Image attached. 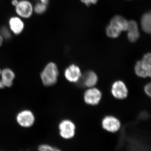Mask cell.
<instances>
[{
    "instance_id": "cell-5",
    "label": "cell",
    "mask_w": 151,
    "mask_h": 151,
    "mask_svg": "<svg viewBox=\"0 0 151 151\" xmlns=\"http://www.w3.org/2000/svg\"><path fill=\"white\" fill-rule=\"evenodd\" d=\"M58 128L60 135L65 139H70L75 136L76 126L70 120L66 119L60 122Z\"/></svg>"
},
{
    "instance_id": "cell-16",
    "label": "cell",
    "mask_w": 151,
    "mask_h": 151,
    "mask_svg": "<svg viewBox=\"0 0 151 151\" xmlns=\"http://www.w3.org/2000/svg\"><path fill=\"white\" fill-rule=\"evenodd\" d=\"M47 5L40 2L37 3L34 6V12L38 14H42L46 12Z\"/></svg>"
},
{
    "instance_id": "cell-19",
    "label": "cell",
    "mask_w": 151,
    "mask_h": 151,
    "mask_svg": "<svg viewBox=\"0 0 151 151\" xmlns=\"http://www.w3.org/2000/svg\"><path fill=\"white\" fill-rule=\"evenodd\" d=\"M151 87L150 83L147 84L145 87V92L148 96L150 97L151 96Z\"/></svg>"
},
{
    "instance_id": "cell-4",
    "label": "cell",
    "mask_w": 151,
    "mask_h": 151,
    "mask_svg": "<svg viewBox=\"0 0 151 151\" xmlns=\"http://www.w3.org/2000/svg\"><path fill=\"white\" fill-rule=\"evenodd\" d=\"M16 13L22 19H27L32 17L34 12L32 3L28 0H20L15 7Z\"/></svg>"
},
{
    "instance_id": "cell-1",
    "label": "cell",
    "mask_w": 151,
    "mask_h": 151,
    "mask_svg": "<svg viewBox=\"0 0 151 151\" xmlns=\"http://www.w3.org/2000/svg\"><path fill=\"white\" fill-rule=\"evenodd\" d=\"M128 22L121 16H116L112 19L110 24L106 28V34L109 37H118L123 31H127Z\"/></svg>"
},
{
    "instance_id": "cell-12",
    "label": "cell",
    "mask_w": 151,
    "mask_h": 151,
    "mask_svg": "<svg viewBox=\"0 0 151 151\" xmlns=\"http://www.w3.org/2000/svg\"><path fill=\"white\" fill-rule=\"evenodd\" d=\"M98 77L96 73L92 71H88L83 76H81L79 81L82 86L91 88L96 85Z\"/></svg>"
},
{
    "instance_id": "cell-6",
    "label": "cell",
    "mask_w": 151,
    "mask_h": 151,
    "mask_svg": "<svg viewBox=\"0 0 151 151\" xmlns=\"http://www.w3.org/2000/svg\"><path fill=\"white\" fill-rule=\"evenodd\" d=\"M17 123L23 128H30L35 122V117L33 113L29 110H23L19 112L16 117Z\"/></svg>"
},
{
    "instance_id": "cell-21",
    "label": "cell",
    "mask_w": 151,
    "mask_h": 151,
    "mask_svg": "<svg viewBox=\"0 0 151 151\" xmlns=\"http://www.w3.org/2000/svg\"><path fill=\"white\" fill-rule=\"evenodd\" d=\"M19 0H12V4L14 7H15L19 2Z\"/></svg>"
},
{
    "instance_id": "cell-24",
    "label": "cell",
    "mask_w": 151,
    "mask_h": 151,
    "mask_svg": "<svg viewBox=\"0 0 151 151\" xmlns=\"http://www.w3.org/2000/svg\"><path fill=\"white\" fill-rule=\"evenodd\" d=\"M4 39L3 38L2 36L1 35V34H0V47L2 46L3 45V42H4Z\"/></svg>"
},
{
    "instance_id": "cell-2",
    "label": "cell",
    "mask_w": 151,
    "mask_h": 151,
    "mask_svg": "<svg viewBox=\"0 0 151 151\" xmlns=\"http://www.w3.org/2000/svg\"><path fill=\"white\" fill-rule=\"evenodd\" d=\"M59 75L58 68L55 63H47L40 73L42 84L45 86H50L56 84Z\"/></svg>"
},
{
    "instance_id": "cell-18",
    "label": "cell",
    "mask_w": 151,
    "mask_h": 151,
    "mask_svg": "<svg viewBox=\"0 0 151 151\" xmlns=\"http://www.w3.org/2000/svg\"><path fill=\"white\" fill-rule=\"evenodd\" d=\"M0 34L4 39H8L11 36V32L9 29L5 27H2L0 30Z\"/></svg>"
},
{
    "instance_id": "cell-10",
    "label": "cell",
    "mask_w": 151,
    "mask_h": 151,
    "mask_svg": "<svg viewBox=\"0 0 151 151\" xmlns=\"http://www.w3.org/2000/svg\"><path fill=\"white\" fill-rule=\"evenodd\" d=\"M64 76L68 81L75 83L79 81L82 75L79 67L72 64L66 68L64 72Z\"/></svg>"
},
{
    "instance_id": "cell-9",
    "label": "cell",
    "mask_w": 151,
    "mask_h": 151,
    "mask_svg": "<svg viewBox=\"0 0 151 151\" xmlns=\"http://www.w3.org/2000/svg\"><path fill=\"white\" fill-rule=\"evenodd\" d=\"M111 93L115 98L122 100L128 96V90L127 86L123 81H117L112 85Z\"/></svg>"
},
{
    "instance_id": "cell-3",
    "label": "cell",
    "mask_w": 151,
    "mask_h": 151,
    "mask_svg": "<svg viewBox=\"0 0 151 151\" xmlns=\"http://www.w3.org/2000/svg\"><path fill=\"white\" fill-rule=\"evenodd\" d=\"M136 74L142 78L150 77L151 74V55L150 53H147L142 60H139L135 65Z\"/></svg>"
},
{
    "instance_id": "cell-22",
    "label": "cell",
    "mask_w": 151,
    "mask_h": 151,
    "mask_svg": "<svg viewBox=\"0 0 151 151\" xmlns=\"http://www.w3.org/2000/svg\"><path fill=\"white\" fill-rule=\"evenodd\" d=\"M39 2L42 3V4H44L47 5L49 3V0H39Z\"/></svg>"
},
{
    "instance_id": "cell-15",
    "label": "cell",
    "mask_w": 151,
    "mask_h": 151,
    "mask_svg": "<svg viewBox=\"0 0 151 151\" xmlns=\"http://www.w3.org/2000/svg\"><path fill=\"white\" fill-rule=\"evenodd\" d=\"M141 26L144 31L150 33L151 30V16L150 13L143 15L141 19Z\"/></svg>"
},
{
    "instance_id": "cell-11",
    "label": "cell",
    "mask_w": 151,
    "mask_h": 151,
    "mask_svg": "<svg viewBox=\"0 0 151 151\" xmlns=\"http://www.w3.org/2000/svg\"><path fill=\"white\" fill-rule=\"evenodd\" d=\"M9 29L15 35H19L23 31L24 24L21 18L18 16L12 17L9 21Z\"/></svg>"
},
{
    "instance_id": "cell-23",
    "label": "cell",
    "mask_w": 151,
    "mask_h": 151,
    "mask_svg": "<svg viewBox=\"0 0 151 151\" xmlns=\"http://www.w3.org/2000/svg\"><path fill=\"white\" fill-rule=\"evenodd\" d=\"M1 69H0V89H3V88H5L4 86V85H3L2 82L1 81Z\"/></svg>"
},
{
    "instance_id": "cell-20",
    "label": "cell",
    "mask_w": 151,
    "mask_h": 151,
    "mask_svg": "<svg viewBox=\"0 0 151 151\" xmlns=\"http://www.w3.org/2000/svg\"><path fill=\"white\" fill-rule=\"evenodd\" d=\"M84 4H85L86 6H88L91 5V4H95L97 2L98 0H81Z\"/></svg>"
},
{
    "instance_id": "cell-8",
    "label": "cell",
    "mask_w": 151,
    "mask_h": 151,
    "mask_svg": "<svg viewBox=\"0 0 151 151\" xmlns=\"http://www.w3.org/2000/svg\"><path fill=\"white\" fill-rule=\"evenodd\" d=\"M102 98V93L99 89L91 87L84 94V100L86 104L95 105L98 104Z\"/></svg>"
},
{
    "instance_id": "cell-14",
    "label": "cell",
    "mask_w": 151,
    "mask_h": 151,
    "mask_svg": "<svg viewBox=\"0 0 151 151\" xmlns=\"http://www.w3.org/2000/svg\"><path fill=\"white\" fill-rule=\"evenodd\" d=\"M128 31V38L131 42H135L137 40L139 37L140 33L139 32L138 24L136 21L131 20L128 22V26L127 30Z\"/></svg>"
},
{
    "instance_id": "cell-17",
    "label": "cell",
    "mask_w": 151,
    "mask_h": 151,
    "mask_svg": "<svg viewBox=\"0 0 151 151\" xmlns=\"http://www.w3.org/2000/svg\"><path fill=\"white\" fill-rule=\"evenodd\" d=\"M38 151H62L60 149L48 144H42L38 147Z\"/></svg>"
},
{
    "instance_id": "cell-7",
    "label": "cell",
    "mask_w": 151,
    "mask_h": 151,
    "mask_svg": "<svg viewBox=\"0 0 151 151\" xmlns=\"http://www.w3.org/2000/svg\"><path fill=\"white\" fill-rule=\"evenodd\" d=\"M102 126L105 131L111 133H115L120 129L121 123L117 118L114 116H106L103 119Z\"/></svg>"
},
{
    "instance_id": "cell-13",
    "label": "cell",
    "mask_w": 151,
    "mask_h": 151,
    "mask_svg": "<svg viewBox=\"0 0 151 151\" xmlns=\"http://www.w3.org/2000/svg\"><path fill=\"white\" fill-rule=\"evenodd\" d=\"M15 77V73L10 68H5L1 70V80L5 87H10L12 86Z\"/></svg>"
}]
</instances>
